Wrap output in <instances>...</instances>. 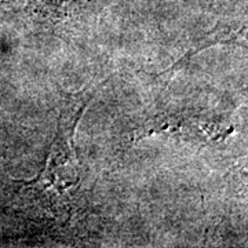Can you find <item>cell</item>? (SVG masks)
Listing matches in <instances>:
<instances>
[{"label":"cell","instance_id":"cell-1","mask_svg":"<svg viewBox=\"0 0 248 248\" xmlns=\"http://www.w3.org/2000/svg\"><path fill=\"white\" fill-rule=\"evenodd\" d=\"M246 32V27H241L237 31H234L231 25H223V24H218L217 27L214 28L213 31L207 32L205 35L200 36L197 40H196L193 45L190 46V48L185 53V55L177 61L170 69L164 71L163 73H160L159 76H164V75H169V79H172V73H175L179 69H182L184 66H186L190 60L195 57L196 54L202 53L203 50L208 48V47H213L215 45H219V43H232L234 42L240 35H243Z\"/></svg>","mask_w":248,"mask_h":248},{"label":"cell","instance_id":"cell-2","mask_svg":"<svg viewBox=\"0 0 248 248\" xmlns=\"http://www.w3.org/2000/svg\"><path fill=\"white\" fill-rule=\"evenodd\" d=\"M24 6V9H32L36 13H57L58 7L68 0H9Z\"/></svg>","mask_w":248,"mask_h":248}]
</instances>
